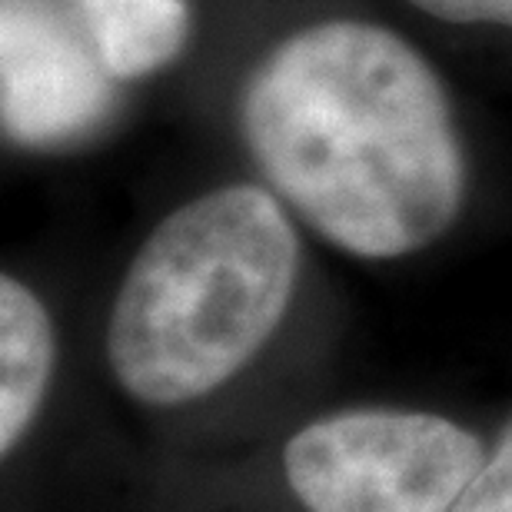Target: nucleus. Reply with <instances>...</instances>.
<instances>
[{"mask_svg": "<svg viewBox=\"0 0 512 512\" xmlns=\"http://www.w3.org/2000/svg\"><path fill=\"white\" fill-rule=\"evenodd\" d=\"M240 124L286 210L360 260L433 247L463 213L466 153L446 87L386 27L296 30L253 70Z\"/></svg>", "mask_w": 512, "mask_h": 512, "instance_id": "obj_1", "label": "nucleus"}, {"mask_svg": "<svg viewBox=\"0 0 512 512\" xmlns=\"http://www.w3.org/2000/svg\"><path fill=\"white\" fill-rule=\"evenodd\" d=\"M300 270V233L273 190L217 187L167 213L107 316L117 389L153 413L220 393L283 326Z\"/></svg>", "mask_w": 512, "mask_h": 512, "instance_id": "obj_2", "label": "nucleus"}, {"mask_svg": "<svg viewBox=\"0 0 512 512\" xmlns=\"http://www.w3.org/2000/svg\"><path fill=\"white\" fill-rule=\"evenodd\" d=\"M489 436L419 406H343L310 416L280 446L300 512H453Z\"/></svg>", "mask_w": 512, "mask_h": 512, "instance_id": "obj_3", "label": "nucleus"}, {"mask_svg": "<svg viewBox=\"0 0 512 512\" xmlns=\"http://www.w3.org/2000/svg\"><path fill=\"white\" fill-rule=\"evenodd\" d=\"M117 77L57 0L0 4V114L17 147L57 150L114 117Z\"/></svg>", "mask_w": 512, "mask_h": 512, "instance_id": "obj_4", "label": "nucleus"}, {"mask_svg": "<svg viewBox=\"0 0 512 512\" xmlns=\"http://www.w3.org/2000/svg\"><path fill=\"white\" fill-rule=\"evenodd\" d=\"M57 373V330L44 300L0 276V459L14 463L37 433Z\"/></svg>", "mask_w": 512, "mask_h": 512, "instance_id": "obj_5", "label": "nucleus"}, {"mask_svg": "<svg viewBox=\"0 0 512 512\" xmlns=\"http://www.w3.org/2000/svg\"><path fill=\"white\" fill-rule=\"evenodd\" d=\"M80 24L117 80H137L173 64L190 37L187 0H74Z\"/></svg>", "mask_w": 512, "mask_h": 512, "instance_id": "obj_6", "label": "nucleus"}, {"mask_svg": "<svg viewBox=\"0 0 512 512\" xmlns=\"http://www.w3.org/2000/svg\"><path fill=\"white\" fill-rule=\"evenodd\" d=\"M453 512H512V416L489 436L483 463Z\"/></svg>", "mask_w": 512, "mask_h": 512, "instance_id": "obj_7", "label": "nucleus"}, {"mask_svg": "<svg viewBox=\"0 0 512 512\" xmlns=\"http://www.w3.org/2000/svg\"><path fill=\"white\" fill-rule=\"evenodd\" d=\"M429 17L449 24H499L512 27V0H409Z\"/></svg>", "mask_w": 512, "mask_h": 512, "instance_id": "obj_8", "label": "nucleus"}]
</instances>
